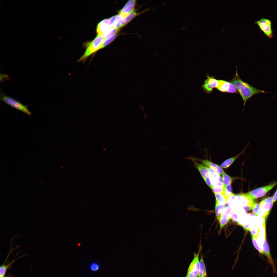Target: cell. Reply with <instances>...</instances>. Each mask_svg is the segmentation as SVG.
Here are the masks:
<instances>
[{"label": "cell", "instance_id": "32", "mask_svg": "<svg viewBox=\"0 0 277 277\" xmlns=\"http://www.w3.org/2000/svg\"><path fill=\"white\" fill-rule=\"evenodd\" d=\"M117 36V34H116L108 38L105 39L103 44L101 48H103L110 44L113 41L115 38Z\"/></svg>", "mask_w": 277, "mask_h": 277}, {"label": "cell", "instance_id": "35", "mask_svg": "<svg viewBox=\"0 0 277 277\" xmlns=\"http://www.w3.org/2000/svg\"><path fill=\"white\" fill-rule=\"evenodd\" d=\"M100 266L98 264L95 262H93L90 266V269L93 271H96L99 269Z\"/></svg>", "mask_w": 277, "mask_h": 277}, {"label": "cell", "instance_id": "8", "mask_svg": "<svg viewBox=\"0 0 277 277\" xmlns=\"http://www.w3.org/2000/svg\"><path fill=\"white\" fill-rule=\"evenodd\" d=\"M260 209L258 215L266 219L273 204L272 197H269L262 200L259 203Z\"/></svg>", "mask_w": 277, "mask_h": 277}, {"label": "cell", "instance_id": "39", "mask_svg": "<svg viewBox=\"0 0 277 277\" xmlns=\"http://www.w3.org/2000/svg\"><path fill=\"white\" fill-rule=\"evenodd\" d=\"M250 222L249 220H248L246 222H245V223L242 225V226L245 230L247 231H250Z\"/></svg>", "mask_w": 277, "mask_h": 277}, {"label": "cell", "instance_id": "7", "mask_svg": "<svg viewBox=\"0 0 277 277\" xmlns=\"http://www.w3.org/2000/svg\"><path fill=\"white\" fill-rule=\"evenodd\" d=\"M2 100L16 109L19 110L30 116L31 113L29 111L27 107L14 99L9 96L4 95L1 98Z\"/></svg>", "mask_w": 277, "mask_h": 277}, {"label": "cell", "instance_id": "13", "mask_svg": "<svg viewBox=\"0 0 277 277\" xmlns=\"http://www.w3.org/2000/svg\"><path fill=\"white\" fill-rule=\"evenodd\" d=\"M193 162V166L198 170L203 179L209 175V168L203 164L199 163L191 158Z\"/></svg>", "mask_w": 277, "mask_h": 277}, {"label": "cell", "instance_id": "12", "mask_svg": "<svg viewBox=\"0 0 277 277\" xmlns=\"http://www.w3.org/2000/svg\"><path fill=\"white\" fill-rule=\"evenodd\" d=\"M136 1H128L118 13L125 17L134 11Z\"/></svg>", "mask_w": 277, "mask_h": 277}, {"label": "cell", "instance_id": "3", "mask_svg": "<svg viewBox=\"0 0 277 277\" xmlns=\"http://www.w3.org/2000/svg\"><path fill=\"white\" fill-rule=\"evenodd\" d=\"M202 249L200 245L197 253H194L193 259L189 265L185 277H196L197 276L200 268L199 256Z\"/></svg>", "mask_w": 277, "mask_h": 277}, {"label": "cell", "instance_id": "15", "mask_svg": "<svg viewBox=\"0 0 277 277\" xmlns=\"http://www.w3.org/2000/svg\"><path fill=\"white\" fill-rule=\"evenodd\" d=\"M266 239V229L265 224L262 226L259 229V234L257 240L259 245L262 249L263 245Z\"/></svg>", "mask_w": 277, "mask_h": 277}, {"label": "cell", "instance_id": "22", "mask_svg": "<svg viewBox=\"0 0 277 277\" xmlns=\"http://www.w3.org/2000/svg\"><path fill=\"white\" fill-rule=\"evenodd\" d=\"M119 28L112 27L106 31L102 35L105 39H106L113 35L116 34L119 31Z\"/></svg>", "mask_w": 277, "mask_h": 277}, {"label": "cell", "instance_id": "28", "mask_svg": "<svg viewBox=\"0 0 277 277\" xmlns=\"http://www.w3.org/2000/svg\"><path fill=\"white\" fill-rule=\"evenodd\" d=\"M257 238H258L252 237V240L253 244L255 248L259 253L262 254H264L263 252L258 241Z\"/></svg>", "mask_w": 277, "mask_h": 277}, {"label": "cell", "instance_id": "24", "mask_svg": "<svg viewBox=\"0 0 277 277\" xmlns=\"http://www.w3.org/2000/svg\"><path fill=\"white\" fill-rule=\"evenodd\" d=\"M124 16L120 14L117 15V16L113 26V27L119 28H121L122 21Z\"/></svg>", "mask_w": 277, "mask_h": 277}, {"label": "cell", "instance_id": "11", "mask_svg": "<svg viewBox=\"0 0 277 277\" xmlns=\"http://www.w3.org/2000/svg\"><path fill=\"white\" fill-rule=\"evenodd\" d=\"M112 27L113 26L109 18L103 20L97 25L96 32L97 35H103L106 31Z\"/></svg>", "mask_w": 277, "mask_h": 277}, {"label": "cell", "instance_id": "2", "mask_svg": "<svg viewBox=\"0 0 277 277\" xmlns=\"http://www.w3.org/2000/svg\"><path fill=\"white\" fill-rule=\"evenodd\" d=\"M104 40L102 35H97L95 39L89 44L85 52L77 62H84L90 55L101 49Z\"/></svg>", "mask_w": 277, "mask_h": 277}, {"label": "cell", "instance_id": "27", "mask_svg": "<svg viewBox=\"0 0 277 277\" xmlns=\"http://www.w3.org/2000/svg\"><path fill=\"white\" fill-rule=\"evenodd\" d=\"M266 219L262 216L258 215L255 220L256 226L259 229L263 225L265 224Z\"/></svg>", "mask_w": 277, "mask_h": 277}, {"label": "cell", "instance_id": "5", "mask_svg": "<svg viewBox=\"0 0 277 277\" xmlns=\"http://www.w3.org/2000/svg\"><path fill=\"white\" fill-rule=\"evenodd\" d=\"M254 202V200L248 197L245 194L235 195L229 206L240 207L248 205L252 206Z\"/></svg>", "mask_w": 277, "mask_h": 277}, {"label": "cell", "instance_id": "10", "mask_svg": "<svg viewBox=\"0 0 277 277\" xmlns=\"http://www.w3.org/2000/svg\"><path fill=\"white\" fill-rule=\"evenodd\" d=\"M209 175L213 187L223 186L222 179L215 170L209 168Z\"/></svg>", "mask_w": 277, "mask_h": 277}, {"label": "cell", "instance_id": "37", "mask_svg": "<svg viewBox=\"0 0 277 277\" xmlns=\"http://www.w3.org/2000/svg\"><path fill=\"white\" fill-rule=\"evenodd\" d=\"M215 171L219 175H222L225 172L222 168L220 165L217 164L216 168L214 169Z\"/></svg>", "mask_w": 277, "mask_h": 277}, {"label": "cell", "instance_id": "34", "mask_svg": "<svg viewBox=\"0 0 277 277\" xmlns=\"http://www.w3.org/2000/svg\"><path fill=\"white\" fill-rule=\"evenodd\" d=\"M229 220L228 219H226L221 218H220L219 220L221 229H222L227 223Z\"/></svg>", "mask_w": 277, "mask_h": 277}, {"label": "cell", "instance_id": "30", "mask_svg": "<svg viewBox=\"0 0 277 277\" xmlns=\"http://www.w3.org/2000/svg\"><path fill=\"white\" fill-rule=\"evenodd\" d=\"M251 209L253 213L256 216H258L260 209V204L255 202L252 205Z\"/></svg>", "mask_w": 277, "mask_h": 277}, {"label": "cell", "instance_id": "17", "mask_svg": "<svg viewBox=\"0 0 277 277\" xmlns=\"http://www.w3.org/2000/svg\"><path fill=\"white\" fill-rule=\"evenodd\" d=\"M201 258L200 261V268L199 274L196 277H207L206 267L204 261L203 256L201 253Z\"/></svg>", "mask_w": 277, "mask_h": 277}, {"label": "cell", "instance_id": "31", "mask_svg": "<svg viewBox=\"0 0 277 277\" xmlns=\"http://www.w3.org/2000/svg\"><path fill=\"white\" fill-rule=\"evenodd\" d=\"M214 193L223 194L224 190V186L213 187L212 189Z\"/></svg>", "mask_w": 277, "mask_h": 277}, {"label": "cell", "instance_id": "14", "mask_svg": "<svg viewBox=\"0 0 277 277\" xmlns=\"http://www.w3.org/2000/svg\"><path fill=\"white\" fill-rule=\"evenodd\" d=\"M248 144L245 147L242 151L238 155L233 157L230 158L224 161L221 165L222 167L224 168H227L230 166L234 162L241 154L245 152V149L248 146Z\"/></svg>", "mask_w": 277, "mask_h": 277}, {"label": "cell", "instance_id": "25", "mask_svg": "<svg viewBox=\"0 0 277 277\" xmlns=\"http://www.w3.org/2000/svg\"><path fill=\"white\" fill-rule=\"evenodd\" d=\"M222 179L224 186H226L231 185L233 179L225 173L222 175Z\"/></svg>", "mask_w": 277, "mask_h": 277}, {"label": "cell", "instance_id": "23", "mask_svg": "<svg viewBox=\"0 0 277 277\" xmlns=\"http://www.w3.org/2000/svg\"><path fill=\"white\" fill-rule=\"evenodd\" d=\"M216 202L222 205H225L227 200L223 194L214 193Z\"/></svg>", "mask_w": 277, "mask_h": 277}, {"label": "cell", "instance_id": "33", "mask_svg": "<svg viewBox=\"0 0 277 277\" xmlns=\"http://www.w3.org/2000/svg\"><path fill=\"white\" fill-rule=\"evenodd\" d=\"M226 92L231 93H237L238 92L234 84L231 82H229V87Z\"/></svg>", "mask_w": 277, "mask_h": 277}, {"label": "cell", "instance_id": "9", "mask_svg": "<svg viewBox=\"0 0 277 277\" xmlns=\"http://www.w3.org/2000/svg\"><path fill=\"white\" fill-rule=\"evenodd\" d=\"M206 76L207 79L205 81L202 87L205 92L209 94L212 91L213 88L217 87L218 84V80L213 77L208 75Z\"/></svg>", "mask_w": 277, "mask_h": 277}, {"label": "cell", "instance_id": "21", "mask_svg": "<svg viewBox=\"0 0 277 277\" xmlns=\"http://www.w3.org/2000/svg\"><path fill=\"white\" fill-rule=\"evenodd\" d=\"M225 207V205L220 204L216 202L215 213L216 216L218 220L221 217Z\"/></svg>", "mask_w": 277, "mask_h": 277}, {"label": "cell", "instance_id": "38", "mask_svg": "<svg viewBox=\"0 0 277 277\" xmlns=\"http://www.w3.org/2000/svg\"><path fill=\"white\" fill-rule=\"evenodd\" d=\"M203 179L207 185L212 189L213 187L209 175Z\"/></svg>", "mask_w": 277, "mask_h": 277}, {"label": "cell", "instance_id": "26", "mask_svg": "<svg viewBox=\"0 0 277 277\" xmlns=\"http://www.w3.org/2000/svg\"><path fill=\"white\" fill-rule=\"evenodd\" d=\"M191 158L195 160L199 161L201 162L203 164L209 168H212L214 169L216 168L217 165V164L212 163L208 160L197 159L195 158Z\"/></svg>", "mask_w": 277, "mask_h": 277}, {"label": "cell", "instance_id": "20", "mask_svg": "<svg viewBox=\"0 0 277 277\" xmlns=\"http://www.w3.org/2000/svg\"><path fill=\"white\" fill-rule=\"evenodd\" d=\"M134 11L126 16L122 20L121 27L123 26L130 22L136 16L139 14Z\"/></svg>", "mask_w": 277, "mask_h": 277}, {"label": "cell", "instance_id": "40", "mask_svg": "<svg viewBox=\"0 0 277 277\" xmlns=\"http://www.w3.org/2000/svg\"><path fill=\"white\" fill-rule=\"evenodd\" d=\"M245 211L250 210L252 209V206L248 205H246L240 207Z\"/></svg>", "mask_w": 277, "mask_h": 277}, {"label": "cell", "instance_id": "41", "mask_svg": "<svg viewBox=\"0 0 277 277\" xmlns=\"http://www.w3.org/2000/svg\"><path fill=\"white\" fill-rule=\"evenodd\" d=\"M273 203L275 202L277 199V190L275 192L273 196H272Z\"/></svg>", "mask_w": 277, "mask_h": 277}, {"label": "cell", "instance_id": "16", "mask_svg": "<svg viewBox=\"0 0 277 277\" xmlns=\"http://www.w3.org/2000/svg\"><path fill=\"white\" fill-rule=\"evenodd\" d=\"M25 255H23L22 256H20L19 257L16 259H15V258L10 263H8L7 264H5L6 261L5 260V262H4L3 264L0 266V277H5V275L6 273L7 270L8 269V268L12 264H13L14 262H15L16 260H17L19 258H20L23 257V256Z\"/></svg>", "mask_w": 277, "mask_h": 277}, {"label": "cell", "instance_id": "29", "mask_svg": "<svg viewBox=\"0 0 277 277\" xmlns=\"http://www.w3.org/2000/svg\"><path fill=\"white\" fill-rule=\"evenodd\" d=\"M234 194L232 192V189L231 185L224 186V193L223 194L227 200L228 198Z\"/></svg>", "mask_w": 277, "mask_h": 277}, {"label": "cell", "instance_id": "4", "mask_svg": "<svg viewBox=\"0 0 277 277\" xmlns=\"http://www.w3.org/2000/svg\"><path fill=\"white\" fill-rule=\"evenodd\" d=\"M277 184V182L269 185L261 187L253 190L245 194L251 199L254 200L265 195Z\"/></svg>", "mask_w": 277, "mask_h": 277}, {"label": "cell", "instance_id": "19", "mask_svg": "<svg viewBox=\"0 0 277 277\" xmlns=\"http://www.w3.org/2000/svg\"><path fill=\"white\" fill-rule=\"evenodd\" d=\"M229 87V82L223 80H218V84L216 88L220 91L226 92Z\"/></svg>", "mask_w": 277, "mask_h": 277}, {"label": "cell", "instance_id": "6", "mask_svg": "<svg viewBox=\"0 0 277 277\" xmlns=\"http://www.w3.org/2000/svg\"><path fill=\"white\" fill-rule=\"evenodd\" d=\"M254 23L259 26L261 30L268 37L271 38L273 37L272 22L270 20L262 17L255 21Z\"/></svg>", "mask_w": 277, "mask_h": 277}, {"label": "cell", "instance_id": "1", "mask_svg": "<svg viewBox=\"0 0 277 277\" xmlns=\"http://www.w3.org/2000/svg\"><path fill=\"white\" fill-rule=\"evenodd\" d=\"M231 82L235 86L241 96L244 106L248 100L254 95L267 92L258 89L243 81L239 76L237 72Z\"/></svg>", "mask_w": 277, "mask_h": 277}, {"label": "cell", "instance_id": "36", "mask_svg": "<svg viewBox=\"0 0 277 277\" xmlns=\"http://www.w3.org/2000/svg\"><path fill=\"white\" fill-rule=\"evenodd\" d=\"M238 218V214L232 211L231 212V219L232 221L234 223L237 222Z\"/></svg>", "mask_w": 277, "mask_h": 277}, {"label": "cell", "instance_id": "18", "mask_svg": "<svg viewBox=\"0 0 277 277\" xmlns=\"http://www.w3.org/2000/svg\"><path fill=\"white\" fill-rule=\"evenodd\" d=\"M250 231L252 237L258 238L259 232V229L257 227L255 221V220H252L250 224Z\"/></svg>", "mask_w": 277, "mask_h": 277}]
</instances>
